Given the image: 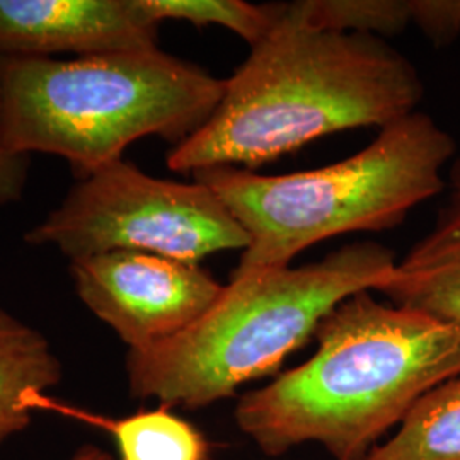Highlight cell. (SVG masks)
<instances>
[{
  "label": "cell",
  "mask_w": 460,
  "mask_h": 460,
  "mask_svg": "<svg viewBox=\"0 0 460 460\" xmlns=\"http://www.w3.org/2000/svg\"><path fill=\"white\" fill-rule=\"evenodd\" d=\"M28 410H49L104 429L113 437L119 460H210L207 437L165 406L110 418L36 394L28 399Z\"/></svg>",
  "instance_id": "30bf717a"
},
{
  "label": "cell",
  "mask_w": 460,
  "mask_h": 460,
  "mask_svg": "<svg viewBox=\"0 0 460 460\" xmlns=\"http://www.w3.org/2000/svg\"><path fill=\"white\" fill-rule=\"evenodd\" d=\"M70 460H116L113 456H110L108 452H104L102 448L94 447V445L87 444L81 447L74 457Z\"/></svg>",
  "instance_id": "e0dca14e"
},
{
  "label": "cell",
  "mask_w": 460,
  "mask_h": 460,
  "mask_svg": "<svg viewBox=\"0 0 460 460\" xmlns=\"http://www.w3.org/2000/svg\"><path fill=\"white\" fill-rule=\"evenodd\" d=\"M363 460H460V374L423 395Z\"/></svg>",
  "instance_id": "7c38bea8"
},
{
  "label": "cell",
  "mask_w": 460,
  "mask_h": 460,
  "mask_svg": "<svg viewBox=\"0 0 460 460\" xmlns=\"http://www.w3.org/2000/svg\"><path fill=\"white\" fill-rule=\"evenodd\" d=\"M292 9L319 30L395 36L411 24V0H298Z\"/></svg>",
  "instance_id": "5bb4252c"
},
{
  "label": "cell",
  "mask_w": 460,
  "mask_h": 460,
  "mask_svg": "<svg viewBox=\"0 0 460 460\" xmlns=\"http://www.w3.org/2000/svg\"><path fill=\"white\" fill-rule=\"evenodd\" d=\"M140 5L157 24L184 21L198 28L220 26L243 38L249 47L271 31L279 11V4L254 5L244 0H140Z\"/></svg>",
  "instance_id": "4fadbf2b"
},
{
  "label": "cell",
  "mask_w": 460,
  "mask_h": 460,
  "mask_svg": "<svg viewBox=\"0 0 460 460\" xmlns=\"http://www.w3.org/2000/svg\"><path fill=\"white\" fill-rule=\"evenodd\" d=\"M64 377L49 340L0 307V445L31 425L28 399Z\"/></svg>",
  "instance_id": "8fae6325"
},
{
  "label": "cell",
  "mask_w": 460,
  "mask_h": 460,
  "mask_svg": "<svg viewBox=\"0 0 460 460\" xmlns=\"http://www.w3.org/2000/svg\"><path fill=\"white\" fill-rule=\"evenodd\" d=\"M423 96L416 66L382 38L319 30L279 4L271 31L226 79L208 121L169 150L167 167L254 171L331 133L384 128Z\"/></svg>",
  "instance_id": "6da1fadb"
},
{
  "label": "cell",
  "mask_w": 460,
  "mask_h": 460,
  "mask_svg": "<svg viewBox=\"0 0 460 460\" xmlns=\"http://www.w3.org/2000/svg\"><path fill=\"white\" fill-rule=\"evenodd\" d=\"M456 142L425 113L380 128L376 140L336 164L279 176L243 167L193 174L249 237L234 273L292 266L307 247L349 232L393 229L445 190Z\"/></svg>",
  "instance_id": "5b68a950"
},
{
  "label": "cell",
  "mask_w": 460,
  "mask_h": 460,
  "mask_svg": "<svg viewBox=\"0 0 460 460\" xmlns=\"http://www.w3.org/2000/svg\"><path fill=\"white\" fill-rule=\"evenodd\" d=\"M395 254L376 243L336 249L321 261L232 273L214 305L178 336L130 349V394L165 408L199 410L279 372L346 298L376 292Z\"/></svg>",
  "instance_id": "3957f363"
},
{
  "label": "cell",
  "mask_w": 460,
  "mask_h": 460,
  "mask_svg": "<svg viewBox=\"0 0 460 460\" xmlns=\"http://www.w3.org/2000/svg\"><path fill=\"white\" fill-rule=\"evenodd\" d=\"M226 79L159 47L58 58L0 57L4 135L66 159L83 180L140 138L180 146L208 121Z\"/></svg>",
  "instance_id": "277c9868"
},
{
  "label": "cell",
  "mask_w": 460,
  "mask_h": 460,
  "mask_svg": "<svg viewBox=\"0 0 460 460\" xmlns=\"http://www.w3.org/2000/svg\"><path fill=\"white\" fill-rule=\"evenodd\" d=\"M411 24L435 47H447L460 34V0H411Z\"/></svg>",
  "instance_id": "9a60e30c"
},
{
  "label": "cell",
  "mask_w": 460,
  "mask_h": 460,
  "mask_svg": "<svg viewBox=\"0 0 460 460\" xmlns=\"http://www.w3.org/2000/svg\"><path fill=\"white\" fill-rule=\"evenodd\" d=\"M84 305L130 349H147L195 324L224 285L199 264L140 251H111L70 261Z\"/></svg>",
  "instance_id": "52a82bcc"
},
{
  "label": "cell",
  "mask_w": 460,
  "mask_h": 460,
  "mask_svg": "<svg viewBox=\"0 0 460 460\" xmlns=\"http://www.w3.org/2000/svg\"><path fill=\"white\" fill-rule=\"evenodd\" d=\"M358 292L315 331L307 362L239 397L235 425L264 456L321 445L363 460L414 404L460 374V329Z\"/></svg>",
  "instance_id": "7a4b0ae2"
},
{
  "label": "cell",
  "mask_w": 460,
  "mask_h": 460,
  "mask_svg": "<svg viewBox=\"0 0 460 460\" xmlns=\"http://www.w3.org/2000/svg\"><path fill=\"white\" fill-rule=\"evenodd\" d=\"M447 198L433 227L395 263L376 292L394 305L460 329V157L445 178Z\"/></svg>",
  "instance_id": "9c48e42d"
},
{
  "label": "cell",
  "mask_w": 460,
  "mask_h": 460,
  "mask_svg": "<svg viewBox=\"0 0 460 460\" xmlns=\"http://www.w3.org/2000/svg\"><path fill=\"white\" fill-rule=\"evenodd\" d=\"M157 33L140 0H0V57L152 49Z\"/></svg>",
  "instance_id": "ba28073f"
},
{
  "label": "cell",
  "mask_w": 460,
  "mask_h": 460,
  "mask_svg": "<svg viewBox=\"0 0 460 460\" xmlns=\"http://www.w3.org/2000/svg\"><path fill=\"white\" fill-rule=\"evenodd\" d=\"M30 174V155L19 154L9 147L4 123H2V106H0V207L19 201Z\"/></svg>",
  "instance_id": "2e32d148"
},
{
  "label": "cell",
  "mask_w": 460,
  "mask_h": 460,
  "mask_svg": "<svg viewBox=\"0 0 460 460\" xmlns=\"http://www.w3.org/2000/svg\"><path fill=\"white\" fill-rule=\"evenodd\" d=\"M24 241L55 246L70 261L140 251L199 264L249 246L241 224L208 186L159 180L123 159L79 180Z\"/></svg>",
  "instance_id": "8992f818"
}]
</instances>
